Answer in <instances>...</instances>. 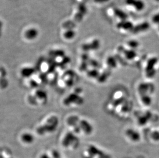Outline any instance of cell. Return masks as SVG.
<instances>
[{"mask_svg": "<svg viewBox=\"0 0 159 158\" xmlns=\"http://www.w3.org/2000/svg\"><path fill=\"white\" fill-rule=\"evenodd\" d=\"M75 143H78V140L72 133H68L66 134L62 140V145L65 147L66 148L72 146L71 145L72 143L75 145Z\"/></svg>", "mask_w": 159, "mask_h": 158, "instance_id": "3957f363", "label": "cell"}, {"mask_svg": "<svg viewBox=\"0 0 159 158\" xmlns=\"http://www.w3.org/2000/svg\"><path fill=\"white\" fill-rule=\"evenodd\" d=\"M95 3H104L108 2L109 0H94Z\"/></svg>", "mask_w": 159, "mask_h": 158, "instance_id": "603a6c76", "label": "cell"}, {"mask_svg": "<svg viewBox=\"0 0 159 158\" xmlns=\"http://www.w3.org/2000/svg\"><path fill=\"white\" fill-rule=\"evenodd\" d=\"M80 121L78 122V125L80 130L87 135L91 134L93 131V127L91 124L86 120H81Z\"/></svg>", "mask_w": 159, "mask_h": 158, "instance_id": "277c9868", "label": "cell"}, {"mask_svg": "<svg viewBox=\"0 0 159 158\" xmlns=\"http://www.w3.org/2000/svg\"><path fill=\"white\" fill-rule=\"evenodd\" d=\"M125 3L132 6L138 11H141L145 8V3L142 0H125Z\"/></svg>", "mask_w": 159, "mask_h": 158, "instance_id": "52a82bcc", "label": "cell"}, {"mask_svg": "<svg viewBox=\"0 0 159 158\" xmlns=\"http://www.w3.org/2000/svg\"><path fill=\"white\" fill-rule=\"evenodd\" d=\"M40 158H52V157H50L48 155H47V154H44L42 155L41 156Z\"/></svg>", "mask_w": 159, "mask_h": 158, "instance_id": "cb8c5ba5", "label": "cell"}, {"mask_svg": "<svg viewBox=\"0 0 159 158\" xmlns=\"http://www.w3.org/2000/svg\"><path fill=\"white\" fill-rule=\"evenodd\" d=\"M128 44L129 45L130 47L132 49H135L137 48L139 45V43L136 40H130L129 41Z\"/></svg>", "mask_w": 159, "mask_h": 158, "instance_id": "ffe728a7", "label": "cell"}, {"mask_svg": "<svg viewBox=\"0 0 159 158\" xmlns=\"http://www.w3.org/2000/svg\"><path fill=\"white\" fill-rule=\"evenodd\" d=\"M152 21L155 24L159 25V12L158 14H156L152 18Z\"/></svg>", "mask_w": 159, "mask_h": 158, "instance_id": "7402d4cb", "label": "cell"}, {"mask_svg": "<svg viewBox=\"0 0 159 158\" xmlns=\"http://www.w3.org/2000/svg\"></svg>", "mask_w": 159, "mask_h": 158, "instance_id": "484cf974", "label": "cell"}, {"mask_svg": "<svg viewBox=\"0 0 159 158\" xmlns=\"http://www.w3.org/2000/svg\"><path fill=\"white\" fill-rule=\"evenodd\" d=\"M156 1H157V2H159V0H156Z\"/></svg>", "mask_w": 159, "mask_h": 158, "instance_id": "d4e9b609", "label": "cell"}, {"mask_svg": "<svg viewBox=\"0 0 159 158\" xmlns=\"http://www.w3.org/2000/svg\"><path fill=\"white\" fill-rule=\"evenodd\" d=\"M125 56L128 60H132L137 57V52L134 49H122Z\"/></svg>", "mask_w": 159, "mask_h": 158, "instance_id": "5bb4252c", "label": "cell"}, {"mask_svg": "<svg viewBox=\"0 0 159 158\" xmlns=\"http://www.w3.org/2000/svg\"><path fill=\"white\" fill-rule=\"evenodd\" d=\"M158 60L157 58H152L147 62L146 66V75L149 78H153L156 73V70H155V66L158 63Z\"/></svg>", "mask_w": 159, "mask_h": 158, "instance_id": "7a4b0ae2", "label": "cell"}, {"mask_svg": "<svg viewBox=\"0 0 159 158\" xmlns=\"http://www.w3.org/2000/svg\"><path fill=\"white\" fill-rule=\"evenodd\" d=\"M21 140L23 143L26 144H31L35 140L33 134L30 133H24L21 136Z\"/></svg>", "mask_w": 159, "mask_h": 158, "instance_id": "8fae6325", "label": "cell"}, {"mask_svg": "<svg viewBox=\"0 0 159 158\" xmlns=\"http://www.w3.org/2000/svg\"><path fill=\"white\" fill-rule=\"evenodd\" d=\"M134 27V26L132 23L127 20L121 21L117 24V27L118 29H123L126 30L131 31Z\"/></svg>", "mask_w": 159, "mask_h": 158, "instance_id": "7c38bea8", "label": "cell"}, {"mask_svg": "<svg viewBox=\"0 0 159 158\" xmlns=\"http://www.w3.org/2000/svg\"><path fill=\"white\" fill-rule=\"evenodd\" d=\"M100 42L98 39H95L90 43L84 44L83 45L82 48L83 50L86 51L89 50H94L98 49L100 47Z\"/></svg>", "mask_w": 159, "mask_h": 158, "instance_id": "9c48e42d", "label": "cell"}, {"mask_svg": "<svg viewBox=\"0 0 159 158\" xmlns=\"http://www.w3.org/2000/svg\"><path fill=\"white\" fill-rule=\"evenodd\" d=\"M39 32L35 28H30L25 33V37L29 40H34L38 37Z\"/></svg>", "mask_w": 159, "mask_h": 158, "instance_id": "30bf717a", "label": "cell"}, {"mask_svg": "<svg viewBox=\"0 0 159 158\" xmlns=\"http://www.w3.org/2000/svg\"><path fill=\"white\" fill-rule=\"evenodd\" d=\"M150 28V24L147 22H143L140 24H138L137 25L134 26L131 32L133 33H142L146 32Z\"/></svg>", "mask_w": 159, "mask_h": 158, "instance_id": "ba28073f", "label": "cell"}, {"mask_svg": "<svg viewBox=\"0 0 159 158\" xmlns=\"http://www.w3.org/2000/svg\"><path fill=\"white\" fill-rule=\"evenodd\" d=\"M34 97L36 98L39 99L42 101L44 102L47 101L48 99V96H47V93L45 91H43L42 90H38L35 93Z\"/></svg>", "mask_w": 159, "mask_h": 158, "instance_id": "9a60e30c", "label": "cell"}, {"mask_svg": "<svg viewBox=\"0 0 159 158\" xmlns=\"http://www.w3.org/2000/svg\"><path fill=\"white\" fill-rule=\"evenodd\" d=\"M126 137L132 142H138L141 139V136L139 132L132 128H128L125 131Z\"/></svg>", "mask_w": 159, "mask_h": 158, "instance_id": "5b68a950", "label": "cell"}, {"mask_svg": "<svg viewBox=\"0 0 159 158\" xmlns=\"http://www.w3.org/2000/svg\"><path fill=\"white\" fill-rule=\"evenodd\" d=\"M33 69L32 68H25L23 69L21 72V73L23 77L30 76V75L33 74Z\"/></svg>", "mask_w": 159, "mask_h": 158, "instance_id": "ac0fdd59", "label": "cell"}, {"mask_svg": "<svg viewBox=\"0 0 159 158\" xmlns=\"http://www.w3.org/2000/svg\"><path fill=\"white\" fill-rule=\"evenodd\" d=\"M87 7L85 4L81 3L78 6V12L75 15V19L77 22L82 21L84 15H86L87 12Z\"/></svg>", "mask_w": 159, "mask_h": 158, "instance_id": "8992f818", "label": "cell"}, {"mask_svg": "<svg viewBox=\"0 0 159 158\" xmlns=\"http://www.w3.org/2000/svg\"><path fill=\"white\" fill-rule=\"evenodd\" d=\"M113 12H114V15L119 18L121 20V21L127 20L128 17L127 14H126V12L119 8L114 9Z\"/></svg>", "mask_w": 159, "mask_h": 158, "instance_id": "4fadbf2b", "label": "cell"}, {"mask_svg": "<svg viewBox=\"0 0 159 158\" xmlns=\"http://www.w3.org/2000/svg\"><path fill=\"white\" fill-rule=\"evenodd\" d=\"M58 123L59 120L57 116H52L48 118L43 124L38 127L37 132L39 135L53 133L56 130Z\"/></svg>", "mask_w": 159, "mask_h": 158, "instance_id": "6da1fadb", "label": "cell"}, {"mask_svg": "<svg viewBox=\"0 0 159 158\" xmlns=\"http://www.w3.org/2000/svg\"><path fill=\"white\" fill-rule=\"evenodd\" d=\"M75 35H76V33H75V31L72 29H69L66 30L63 34L64 37L67 40H71V39H73L74 37H75Z\"/></svg>", "mask_w": 159, "mask_h": 158, "instance_id": "e0dca14e", "label": "cell"}, {"mask_svg": "<svg viewBox=\"0 0 159 158\" xmlns=\"http://www.w3.org/2000/svg\"><path fill=\"white\" fill-rule=\"evenodd\" d=\"M151 138L156 141H159V131L155 130L151 133Z\"/></svg>", "mask_w": 159, "mask_h": 158, "instance_id": "44dd1931", "label": "cell"}, {"mask_svg": "<svg viewBox=\"0 0 159 158\" xmlns=\"http://www.w3.org/2000/svg\"><path fill=\"white\" fill-rule=\"evenodd\" d=\"M141 100L143 104L146 106H149L152 103V98L148 94L141 95Z\"/></svg>", "mask_w": 159, "mask_h": 158, "instance_id": "2e32d148", "label": "cell"}, {"mask_svg": "<svg viewBox=\"0 0 159 158\" xmlns=\"http://www.w3.org/2000/svg\"><path fill=\"white\" fill-rule=\"evenodd\" d=\"M107 64L110 67H116V61L114 57H110L107 59Z\"/></svg>", "mask_w": 159, "mask_h": 158, "instance_id": "d6986e66", "label": "cell"}]
</instances>
